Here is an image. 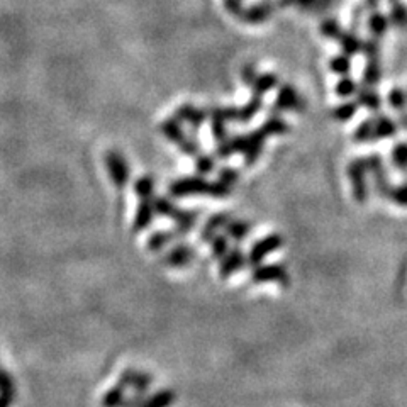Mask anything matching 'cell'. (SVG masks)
Listing matches in <instances>:
<instances>
[{"label":"cell","instance_id":"47","mask_svg":"<svg viewBox=\"0 0 407 407\" xmlns=\"http://www.w3.org/2000/svg\"><path fill=\"white\" fill-rule=\"evenodd\" d=\"M231 190H233V189H231V187H227L226 183L216 180V182L209 183V194H207V196L216 197V199H222V197L229 196Z\"/></svg>","mask_w":407,"mask_h":407},{"label":"cell","instance_id":"14","mask_svg":"<svg viewBox=\"0 0 407 407\" xmlns=\"http://www.w3.org/2000/svg\"><path fill=\"white\" fill-rule=\"evenodd\" d=\"M209 114V119H211V131H212V138L214 141L222 143L227 139V117L226 112L222 107H212Z\"/></svg>","mask_w":407,"mask_h":407},{"label":"cell","instance_id":"55","mask_svg":"<svg viewBox=\"0 0 407 407\" xmlns=\"http://www.w3.org/2000/svg\"><path fill=\"white\" fill-rule=\"evenodd\" d=\"M14 401H16V399L6 397V395H0V407H10V406H12Z\"/></svg>","mask_w":407,"mask_h":407},{"label":"cell","instance_id":"42","mask_svg":"<svg viewBox=\"0 0 407 407\" xmlns=\"http://www.w3.org/2000/svg\"><path fill=\"white\" fill-rule=\"evenodd\" d=\"M341 32H343V28H341V24L336 19H333V17H328V19H324L321 23V34L326 36V38L338 39Z\"/></svg>","mask_w":407,"mask_h":407},{"label":"cell","instance_id":"8","mask_svg":"<svg viewBox=\"0 0 407 407\" xmlns=\"http://www.w3.org/2000/svg\"><path fill=\"white\" fill-rule=\"evenodd\" d=\"M119 384H123L126 388H133L134 392H148L153 385V377L141 370L127 368L119 375Z\"/></svg>","mask_w":407,"mask_h":407},{"label":"cell","instance_id":"13","mask_svg":"<svg viewBox=\"0 0 407 407\" xmlns=\"http://www.w3.org/2000/svg\"><path fill=\"white\" fill-rule=\"evenodd\" d=\"M155 204H153L152 199H143L139 200L138 209H136L134 221H133V231L134 233H141L146 227L153 222V218H155Z\"/></svg>","mask_w":407,"mask_h":407},{"label":"cell","instance_id":"54","mask_svg":"<svg viewBox=\"0 0 407 407\" xmlns=\"http://www.w3.org/2000/svg\"><path fill=\"white\" fill-rule=\"evenodd\" d=\"M380 6V0H365L363 2V7H365V10H370V12H373V10H377V7Z\"/></svg>","mask_w":407,"mask_h":407},{"label":"cell","instance_id":"45","mask_svg":"<svg viewBox=\"0 0 407 407\" xmlns=\"http://www.w3.org/2000/svg\"><path fill=\"white\" fill-rule=\"evenodd\" d=\"M388 199L394 204L401 205V207H407V183L399 187H392Z\"/></svg>","mask_w":407,"mask_h":407},{"label":"cell","instance_id":"16","mask_svg":"<svg viewBox=\"0 0 407 407\" xmlns=\"http://www.w3.org/2000/svg\"><path fill=\"white\" fill-rule=\"evenodd\" d=\"M197 218H199V214H197V212L180 211V209H178L177 214H175L174 218H171L175 221V225H177V227H175V231H174L175 238H177V236L182 238V236H185V234H189L190 231H192L194 227H196Z\"/></svg>","mask_w":407,"mask_h":407},{"label":"cell","instance_id":"19","mask_svg":"<svg viewBox=\"0 0 407 407\" xmlns=\"http://www.w3.org/2000/svg\"><path fill=\"white\" fill-rule=\"evenodd\" d=\"M227 222H229V216L227 214H216L212 218L207 219L202 227V233H200V240L202 241H212L216 236H218V231L226 227Z\"/></svg>","mask_w":407,"mask_h":407},{"label":"cell","instance_id":"43","mask_svg":"<svg viewBox=\"0 0 407 407\" xmlns=\"http://www.w3.org/2000/svg\"><path fill=\"white\" fill-rule=\"evenodd\" d=\"M153 204H155L156 214L163 216V218H174L178 211V209L175 207V204H171L167 197H158V199L153 200Z\"/></svg>","mask_w":407,"mask_h":407},{"label":"cell","instance_id":"25","mask_svg":"<svg viewBox=\"0 0 407 407\" xmlns=\"http://www.w3.org/2000/svg\"><path fill=\"white\" fill-rule=\"evenodd\" d=\"M260 131H262V133L269 138V136L285 134L289 131V126H287V123H285V121L278 116V114H271V116L267 117L265 123L262 124Z\"/></svg>","mask_w":407,"mask_h":407},{"label":"cell","instance_id":"15","mask_svg":"<svg viewBox=\"0 0 407 407\" xmlns=\"http://www.w3.org/2000/svg\"><path fill=\"white\" fill-rule=\"evenodd\" d=\"M271 12H273V9H271V6L269 2L255 3V6L248 7V9L243 10V14H241L240 19L243 21V23H248V24H262L269 19V17L271 16Z\"/></svg>","mask_w":407,"mask_h":407},{"label":"cell","instance_id":"31","mask_svg":"<svg viewBox=\"0 0 407 407\" xmlns=\"http://www.w3.org/2000/svg\"><path fill=\"white\" fill-rule=\"evenodd\" d=\"M388 21L399 29H407V6L399 2L390 3V14H388Z\"/></svg>","mask_w":407,"mask_h":407},{"label":"cell","instance_id":"17","mask_svg":"<svg viewBox=\"0 0 407 407\" xmlns=\"http://www.w3.org/2000/svg\"><path fill=\"white\" fill-rule=\"evenodd\" d=\"M373 123H375V141L377 139H390L397 134V121L390 119L385 114H379L377 117H373Z\"/></svg>","mask_w":407,"mask_h":407},{"label":"cell","instance_id":"50","mask_svg":"<svg viewBox=\"0 0 407 407\" xmlns=\"http://www.w3.org/2000/svg\"><path fill=\"white\" fill-rule=\"evenodd\" d=\"M256 76H258V73H256V68L253 65H247V67H243V70H241V80H243L244 85L251 87Z\"/></svg>","mask_w":407,"mask_h":407},{"label":"cell","instance_id":"53","mask_svg":"<svg viewBox=\"0 0 407 407\" xmlns=\"http://www.w3.org/2000/svg\"><path fill=\"white\" fill-rule=\"evenodd\" d=\"M363 12H365V7L363 6L355 7V14H353V17H351V31H357L358 29V25H360V23H362Z\"/></svg>","mask_w":407,"mask_h":407},{"label":"cell","instance_id":"3","mask_svg":"<svg viewBox=\"0 0 407 407\" xmlns=\"http://www.w3.org/2000/svg\"><path fill=\"white\" fill-rule=\"evenodd\" d=\"M105 168H107L109 177H111L112 183L117 189H124V187L127 185L131 177L129 165H127L126 158H124L121 153L109 152L107 155H105Z\"/></svg>","mask_w":407,"mask_h":407},{"label":"cell","instance_id":"7","mask_svg":"<svg viewBox=\"0 0 407 407\" xmlns=\"http://www.w3.org/2000/svg\"><path fill=\"white\" fill-rule=\"evenodd\" d=\"M306 107V102L302 101L297 90L292 85H282L277 92V98H275V109L280 112L292 111L300 112Z\"/></svg>","mask_w":407,"mask_h":407},{"label":"cell","instance_id":"23","mask_svg":"<svg viewBox=\"0 0 407 407\" xmlns=\"http://www.w3.org/2000/svg\"><path fill=\"white\" fill-rule=\"evenodd\" d=\"M368 23V29L372 32V36L375 39L382 38L385 32L388 31V25H390V21H388V16L384 12H379V10H373L372 14L366 19Z\"/></svg>","mask_w":407,"mask_h":407},{"label":"cell","instance_id":"6","mask_svg":"<svg viewBox=\"0 0 407 407\" xmlns=\"http://www.w3.org/2000/svg\"><path fill=\"white\" fill-rule=\"evenodd\" d=\"M251 280L255 284H269V282H278L282 287H287L291 278H289L287 270L278 263H270V265H258L251 271Z\"/></svg>","mask_w":407,"mask_h":407},{"label":"cell","instance_id":"38","mask_svg":"<svg viewBox=\"0 0 407 407\" xmlns=\"http://www.w3.org/2000/svg\"><path fill=\"white\" fill-rule=\"evenodd\" d=\"M358 90H360L358 89V83L355 82L353 79H350V76H343V79H340V82L336 83V95H338V97H353V95L358 94Z\"/></svg>","mask_w":407,"mask_h":407},{"label":"cell","instance_id":"21","mask_svg":"<svg viewBox=\"0 0 407 407\" xmlns=\"http://www.w3.org/2000/svg\"><path fill=\"white\" fill-rule=\"evenodd\" d=\"M175 399H177V394L171 388H160V390L153 392L149 397H146L141 407H170Z\"/></svg>","mask_w":407,"mask_h":407},{"label":"cell","instance_id":"12","mask_svg":"<svg viewBox=\"0 0 407 407\" xmlns=\"http://www.w3.org/2000/svg\"><path fill=\"white\" fill-rule=\"evenodd\" d=\"M267 136L262 131H253L247 134V149L243 153V158L247 161L248 167L255 165L263 153V146H265Z\"/></svg>","mask_w":407,"mask_h":407},{"label":"cell","instance_id":"18","mask_svg":"<svg viewBox=\"0 0 407 407\" xmlns=\"http://www.w3.org/2000/svg\"><path fill=\"white\" fill-rule=\"evenodd\" d=\"M336 41L340 43L343 54H346V56H355V54H358L362 51L363 41L360 39V36L357 34V31H343Z\"/></svg>","mask_w":407,"mask_h":407},{"label":"cell","instance_id":"37","mask_svg":"<svg viewBox=\"0 0 407 407\" xmlns=\"http://www.w3.org/2000/svg\"><path fill=\"white\" fill-rule=\"evenodd\" d=\"M390 160L392 165H394L397 170L407 171V143H397V145L392 148Z\"/></svg>","mask_w":407,"mask_h":407},{"label":"cell","instance_id":"32","mask_svg":"<svg viewBox=\"0 0 407 407\" xmlns=\"http://www.w3.org/2000/svg\"><path fill=\"white\" fill-rule=\"evenodd\" d=\"M251 226L244 221H229L226 225V234L234 241H243L247 240Z\"/></svg>","mask_w":407,"mask_h":407},{"label":"cell","instance_id":"24","mask_svg":"<svg viewBox=\"0 0 407 407\" xmlns=\"http://www.w3.org/2000/svg\"><path fill=\"white\" fill-rule=\"evenodd\" d=\"M126 397V387L123 384H117L102 395L101 407H123Z\"/></svg>","mask_w":407,"mask_h":407},{"label":"cell","instance_id":"33","mask_svg":"<svg viewBox=\"0 0 407 407\" xmlns=\"http://www.w3.org/2000/svg\"><path fill=\"white\" fill-rule=\"evenodd\" d=\"M387 102L394 111L397 112L407 111V92L404 89H401V87H395V89L388 92Z\"/></svg>","mask_w":407,"mask_h":407},{"label":"cell","instance_id":"1","mask_svg":"<svg viewBox=\"0 0 407 407\" xmlns=\"http://www.w3.org/2000/svg\"><path fill=\"white\" fill-rule=\"evenodd\" d=\"M348 180L351 183V196L358 204L368 200L370 187H368V168H366L365 158H355L350 161L346 168Z\"/></svg>","mask_w":407,"mask_h":407},{"label":"cell","instance_id":"10","mask_svg":"<svg viewBox=\"0 0 407 407\" xmlns=\"http://www.w3.org/2000/svg\"><path fill=\"white\" fill-rule=\"evenodd\" d=\"M194 256H196V249L187 247V244H177L167 255H163L161 262L167 267H171V269H180V267L189 265Z\"/></svg>","mask_w":407,"mask_h":407},{"label":"cell","instance_id":"34","mask_svg":"<svg viewBox=\"0 0 407 407\" xmlns=\"http://www.w3.org/2000/svg\"><path fill=\"white\" fill-rule=\"evenodd\" d=\"M333 0H280V6H299L307 10H326Z\"/></svg>","mask_w":407,"mask_h":407},{"label":"cell","instance_id":"39","mask_svg":"<svg viewBox=\"0 0 407 407\" xmlns=\"http://www.w3.org/2000/svg\"><path fill=\"white\" fill-rule=\"evenodd\" d=\"M227 251H229V241H227V236L218 234V236H216L214 240L211 241L212 258L219 260V262H221V260L227 255Z\"/></svg>","mask_w":407,"mask_h":407},{"label":"cell","instance_id":"20","mask_svg":"<svg viewBox=\"0 0 407 407\" xmlns=\"http://www.w3.org/2000/svg\"><path fill=\"white\" fill-rule=\"evenodd\" d=\"M160 131H161V134L168 139V141L175 143V145H180L183 139L187 138L185 131H183V127H182V123L180 121L175 119V117L174 119L163 121V123L160 124Z\"/></svg>","mask_w":407,"mask_h":407},{"label":"cell","instance_id":"40","mask_svg":"<svg viewBox=\"0 0 407 407\" xmlns=\"http://www.w3.org/2000/svg\"><path fill=\"white\" fill-rule=\"evenodd\" d=\"M0 395L16 399V382L9 375V372L2 368V365H0Z\"/></svg>","mask_w":407,"mask_h":407},{"label":"cell","instance_id":"5","mask_svg":"<svg viewBox=\"0 0 407 407\" xmlns=\"http://www.w3.org/2000/svg\"><path fill=\"white\" fill-rule=\"evenodd\" d=\"M209 183L202 177H185L178 178L170 185V194L174 197H187V196H207Z\"/></svg>","mask_w":407,"mask_h":407},{"label":"cell","instance_id":"36","mask_svg":"<svg viewBox=\"0 0 407 407\" xmlns=\"http://www.w3.org/2000/svg\"><path fill=\"white\" fill-rule=\"evenodd\" d=\"M358 107H360L358 102H343L338 107L333 109V117H335L336 121H340V123H346V121L353 119Z\"/></svg>","mask_w":407,"mask_h":407},{"label":"cell","instance_id":"4","mask_svg":"<svg viewBox=\"0 0 407 407\" xmlns=\"http://www.w3.org/2000/svg\"><path fill=\"white\" fill-rule=\"evenodd\" d=\"M282 244H284V240H282L280 234H269V236L262 238V240L256 241L251 249H249L247 263L251 267L262 265L263 260L271 255L273 251H277Z\"/></svg>","mask_w":407,"mask_h":407},{"label":"cell","instance_id":"41","mask_svg":"<svg viewBox=\"0 0 407 407\" xmlns=\"http://www.w3.org/2000/svg\"><path fill=\"white\" fill-rule=\"evenodd\" d=\"M329 68H331V72L336 73V75L346 76L351 70L350 56H346V54H338V56H335L329 61Z\"/></svg>","mask_w":407,"mask_h":407},{"label":"cell","instance_id":"44","mask_svg":"<svg viewBox=\"0 0 407 407\" xmlns=\"http://www.w3.org/2000/svg\"><path fill=\"white\" fill-rule=\"evenodd\" d=\"M218 180L226 183L227 187H231V189H233L234 183L240 180V174H238V170H234V168H229V167L221 168L218 174Z\"/></svg>","mask_w":407,"mask_h":407},{"label":"cell","instance_id":"11","mask_svg":"<svg viewBox=\"0 0 407 407\" xmlns=\"http://www.w3.org/2000/svg\"><path fill=\"white\" fill-rule=\"evenodd\" d=\"M244 265H247V256L243 255L240 248H233L231 251H227V255L219 263V275L222 278H229L231 275L240 271Z\"/></svg>","mask_w":407,"mask_h":407},{"label":"cell","instance_id":"22","mask_svg":"<svg viewBox=\"0 0 407 407\" xmlns=\"http://www.w3.org/2000/svg\"><path fill=\"white\" fill-rule=\"evenodd\" d=\"M357 102L358 105H362V107L368 109L372 112H379L380 107H382V98H380V95L372 87H363V89L358 90Z\"/></svg>","mask_w":407,"mask_h":407},{"label":"cell","instance_id":"2","mask_svg":"<svg viewBox=\"0 0 407 407\" xmlns=\"http://www.w3.org/2000/svg\"><path fill=\"white\" fill-rule=\"evenodd\" d=\"M366 168H368V175L372 177L373 189H375L377 196L380 197H388L390 196V182L387 178V168H385L384 160L379 155H370L365 156Z\"/></svg>","mask_w":407,"mask_h":407},{"label":"cell","instance_id":"48","mask_svg":"<svg viewBox=\"0 0 407 407\" xmlns=\"http://www.w3.org/2000/svg\"><path fill=\"white\" fill-rule=\"evenodd\" d=\"M362 53L365 54L368 60H377L380 56V45L377 39H368V41H363L362 45Z\"/></svg>","mask_w":407,"mask_h":407},{"label":"cell","instance_id":"35","mask_svg":"<svg viewBox=\"0 0 407 407\" xmlns=\"http://www.w3.org/2000/svg\"><path fill=\"white\" fill-rule=\"evenodd\" d=\"M134 194L139 197V200L152 199L153 194H155V182H153V178L148 177V175L138 178L134 182Z\"/></svg>","mask_w":407,"mask_h":407},{"label":"cell","instance_id":"28","mask_svg":"<svg viewBox=\"0 0 407 407\" xmlns=\"http://www.w3.org/2000/svg\"><path fill=\"white\" fill-rule=\"evenodd\" d=\"M263 107V97H258V95H253L251 98H249V102L247 105H243V107L238 109V119L236 123H249V121L253 119V117L256 116L260 111H262Z\"/></svg>","mask_w":407,"mask_h":407},{"label":"cell","instance_id":"26","mask_svg":"<svg viewBox=\"0 0 407 407\" xmlns=\"http://www.w3.org/2000/svg\"><path fill=\"white\" fill-rule=\"evenodd\" d=\"M278 85V76L275 73H263V75L256 76V80L253 82L251 92L253 95H258V97H263L267 92Z\"/></svg>","mask_w":407,"mask_h":407},{"label":"cell","instance_id":"9","mask_svg":"<svg viewBox=\"0 0 407 407\" xmlns=\"http://www.w3.org/2000/svg\"><path fill=\"white\" fill-rule=\"evenodd\" d=\"M207 117H209L207 111H202V109L196 107V105H189V104L180 105V107L175 111V119L180 121L182 124L190 126L194 131L199 129V127L205 123Z\"/></svg>","mask_w":407,"mask_h":407},{"label":"cell","instance_id":"30","mask_svg":"<svg viewBox=\"0 0 407 407\" xmlns=\"http://www.w3.org/2000/svg\"><path fill=\"white\" fill-rule=\"evenodd\" d=\"M353 139L357 143L375 141V123H373V117L365 119L362 124H358V127L353 133Z\"/></svg>","mask_w":407,"mask_h":407},{"label":"cell","instance_id":"52","mask_svg":"<svg viewBox=\"0 0 407 407\" xmlns=\"http://www.w3.org/2000/svg\"><path fill=\"white\" fill-rule=\"evenodd\" d=\"M145 399H146L145 392H134L133 395L126 397L123 407H141L143 402H145Z\"/></svg>","mask_w":407,"mask_h":407},{"label":"cell","instance_id":"29","mask_svg":"<svg viewBox=\"0 0 407 407\" xmlns=\"http://www.w3.org/2000/svg\"><path fill=\"white\" fill-rule=\"evenodd\" d=\"M174 240H175V234L171 233V231H156V233H153L152 236L148 238V244H146V248H148V251L152 253H158L163 248H167Z\"/></svg>","mask_w":407,"mask_h":407},{"label":"cell","instance_id":"51","mask_svg":"<svg viewBox=\"0 0 407 407\" xmlns=\"http://www.w3.org/2000/svg\"><path fill=\"white\" fill-rule=\"evenodd\" d=\"M225 7L231 16L238 17V19H240L241 14H243V10H244L241 0H225Z\"/></svg>","mask_w":407,"mask_h":407},{"label":"cell","instance_id":"49","mask_svg":"<svg viewBox=\"0 0 407 407\" xmlns=\"http://www.w3.org/2000/svg\"><path fill=\"white\" fill-rule=\"evenodd\" d=\"M214 158L209 155H200L199 158L196 160V170L199 171V175H209L212 170H214Z\"/></svg>","mask_w":407,"mask_h":407},{"label":"cell","instance_id":"46","mask_svg":"<svg viewBox=\"0 0 407 407\" xmlns=\"http://www.w3.org/2000/svg\"><path fill=\"white\" fill-rule=\"evenodd\" d=\"M178 146H180V152L187 156H196L197 153H199V149H200L199 141H197V139L194 138V136H187V138L183 139V141Z\"/></svg>","mask_w":407,"mask_h":407},{"label":"cell","instance_id":"27","mask_svg":"<svg viewBox=\"0 0 407 407\" xmlns=\"http://www.w3.org/2000/svg\"><path fill=\"white\" fill-rule=\"evenodd\" d=\"M363 87H375L382 79V65H380L379 58L377 60H368L363 70Z\"/></svg>","mask_w":407,"mask_h":407}]
</instances>
